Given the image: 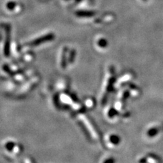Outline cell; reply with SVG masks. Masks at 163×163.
<instances>
[{
	"instance_id": "7a4b0ae2",
	"label": "cell",
	"mask_w": 163,
	"mask_h": 163,
	"mask_svg": "<svg viewBox=\"0 0 163 163\" xmlns=\"http://www.w3.org/2000/svg\"><path fill=\"white\" fill-rule=\"evenodd\" d=\"M14 5H15V4H14L13 2H10L8 4V8L11 10V9H12L14 7Z\"/></svg>"
},
{
	"instance_id": "6da1fadb",
	"label": "cell",
	"mask_w": 163,
	"mask_h": 163,
	"mask_svg": "<svg viewBox=\"0 0 163 163\" xmlns=\"http://www.w3.org/2000/svg\"><path fill=\"white\" fill-rule=\"evenodd\" d=\"M158 132L159 130L158 128H152V129L149 130L148 135L149 137H154V136L156 135L157 133H158Z\"/></svg>"
}]
</instances>
